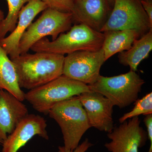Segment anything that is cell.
Listing matches in <instances>:
<instances>
[{
	"mask_svg": "<svg viewBox=\"0 0 152 152\" xmlns=\"http://www.w3.org/2000/svg\"><path fill=\"white\" fill-rule=\"evenodd\" d=\"M86 113L91 128L109 133L114 127V105L99 93L90 91L77 96Z\"/></svg>",
	"mask_w": 152,
	"mask_h": 152,
	"instance_id": "10",
	"label": "cell"
},
{
	"mask_svg": "<svg viewBox=\"0 0 152 152\" xmlns=\"http://www.w3.org/2000/svg\"><path fill=\"white\" fill-rule=\"evenodd\" d=\"M47 8L48 6L41 0H30L26 5L22 7L15 29L8 37L0 40V45L11 59L20 56L19 43L22 36L35 18Z\"/></svg>",
	"mask_w": 152,
	"mask_h": 152,
	"instance_id": "12",
	"label": "cell"
},
{
	"mask_svg": "<svg viewBox=\"0 0 152 152\" xmlns=\"http://www.w3.org/2000/svg\"><path fill=\"white\" fill-rule=\"evenodd\" d=\"M152 114V93L147 94L143 97L135 102V105L130 111L126 113L120 118L119 121L121 124L127 120L129 119L140 115H146Z\"/></svg>",
	"mask_w": 152,
	"mask_h": 152,
	"instance_id": "19",
	"label": "cell"
},
{
	"mask_svg": "<svg viewBox=\"0 0 152 152\" xmlns=\"http://www.w3.org/2000/svg\"><path fill=\"white\" fill-rule=\"evenodd\" d=\"M48 115L61 128L64 146L67 149H75L85 133L91 128L77 96L58 103L49 111Z\"/></svg>",
	"mask_w": 152,
	"mask_h": 152,
	"instance_id": "3",
	"label": "cell"
},
{
	"mask_svg": "<svg viewBox=\"0 0 152 152\" xmlns=\"http://www.w3.org/2000/svg\"><path fill=\"white\" fill-rule=\"evenodd\" d=\"M145 81L135 72L113 77L100 76L94 83L88 85L91 91L109 99L114 106L124 108L138 98Z\"/></svg>",
	"mask_w": 152,
	"mask_h": 152,
	"instance_id": "5",
	"label": "cell"
},
{
	"mask_svg": "<svg viewBox=\"0 0 152 152\" xmlns=\"http://www.w3.org/2000/svg\"><path fill=\"white\" fill-rule=\"evenodd\" d=\"M30 0H6L8 6V13L0 22V40L5 37L8 33L12 32L16 27L19 12L23 6Z\"/></svg>",
	"mask_w": 152,
	"mask_h": 152,
	"instance_id": "18",
	"label": "cell"
},
{
	"mask_svg": "<svg viewBox=\"0 0 152 152\" xmlns=\"http://www.w3.org/2000/svg\"><path fill=\"white\" fill-rule=\"evenodd\" d=\"M103 33L104 38L102 49L105 61L117 53L129 50L134 42L142 37L134 30H115Z\"/></svg>",
	"mask_w": 152,
	"mask_h": 152,
	"instance_id": "15",
	"label": "cell"
},
{
	"mask_svg": "<svg viewBox=\"0 0 152 152\" xmlns=\"http://www.w3.org/2000/svg\"><path fill=\"white\" fill-rule=\"evenodd\" d=\"M0 90L7 91L19 99L25 100L23 91L19 86L15 68L0 45Z\"/></svg>",
	"mask_w": 152,
	"mask_h": 152,
	"instance_id": "17",
	"label": "cell"
},
{
	"mask_svg": "<svg viewBox=\"0 0 152 152\" xmlns=\"http://www.w3.org/2000/svg\"><path fill=\"white\" fill-rule=\"evenodd\" d=\"M109 1H114V0H108Z\"/></svg>",
	"mask_w": 152,
	"mask_h": 152,
	"instance_id": "25",
	"label": "cell"
},
{
	"mask_svg": "<svg viewBox=\"0 0 152 152\" xmlns=\"http://www.w3.org/2000/svg\"><path fill=\"white\" fill-rule=\"evenodd\" d=\"M1 142H0V145H1Z\"/></svg>",
	"mask_w": 152,
	"mask_h": 152,
	"instance_id": "28",
	"label": "cell"
},
{
	"mask_svg": "<svg viewBox=\"0 0 152 152\" xmlns=\"http://www.w3.org/2000/svg\"><path fill=\"white\" fill-rule=\"evenodd\" d=\"M65 56L45 53H26L11 59L21 88L31 90L62 75Z\"/></svg>",
	"mask_w": 152,
	"mask_h": 152,
	"instance_id": "1",
	"label": "cell"
},
{
	"mask_svg": "<svg viewBox=\"0 0 152 152\" xmlns=\"http://www.w3.org/2000/svg\"><path fill=\"white\" fill-rule=\"evenodd\" d=\"M104 34L83 24L74 25L67 33H62L56 39L46 37L38 41L30 50L64 55L80 51H96L102 48Z\"/></svg>",
	"mask_w": 152,
	"mask_h": 152,
	"instance_id": "2",
	"label": "cell"
},
{
	"mask_svg": "<svg viewBox=\"0 0 152 152\" xmlns=\"http://www.w3.org/2000/svg\"><path fill=\"white\" fill-rule=\"evenodd\" d=\"M146 127L148 140H149L150 146L148 152H152V114L146 115L144 120Z\"/></svg>",
	"mask_w": 152,
	"mask_h": 152,
	"instance_id": "22",
	"label": "cell"
},
{
	"mask_svg": "<svg viewBox=\"0 0 152 152\" xmlns=\"http://www.w3.org/2000/svg\"><path fill=\"white\" fill-rule=\"evenodd\" d=\"M47 127V121L43 117L28 114L3 142L2 152H18L35 136L48 140Z\"/></svg>",
	"mask_w": 152,
	"mask_h": 152,
	"instance_id": "11",
	"label": "cell"
},
{
	"mask_svg": "<svg viewBox=\"0 0 152 152\" xmlns=\"http://www.w3.org/2000/svg\"><path fill=\"white\" fill-rule=\"evenodd\" d=\"M78 1V0H75V1Z\"/></svg>",
	"mask_w": 152,
	"mask_h": 152,
	"instance_id": "27",
	"label": "cell"
},
{
	"mask_svg": "<svg viewBox=\"0 0 152 152\" xmlns=\"http://www.w3.org/2000/svg\"><path fill=\"white\" fill-rule=\"evenodd\" d=\"M114 6L101 32L115 30H134L142 36L151 29L140 0H114Z\"/></svg>",
	"mask_w": 152,
	"mask_h": 152,
	"instance_id": "7",
	"label": "cell"
},
{
	"mask_svg": "<svg viewBox=\"0 0 152 152\" xmlns=\"http://www.w3.org/2000/svg\"><path fill=\"white\" fill-rule=\"evenodd\" d=\"M107 0H78L72 12L73 20L100 32L108 18Z\"/></svg>",
	"mask_w": 152,
	"mask_h": 152,
	"instance_id": "14",
	"label": "cell"
},
{
	"mask_svg": "<svg viewBox=\"0 0 152 152\" xmlns=\"http://www.w3.org/2000/svg\"><path fill=\"white\" fill-rule=\"evenodd\" d=\"M142 6L148 17L150 23L152 26V3L151 1L141 0Z\"/></svg>",
	"mask_w": 152,
	"mask_h": 152,
	"instance_id": "23",
	"label": "cell"
},
{
	"mask_svg": "<svg viewBox=\"0 0 152 152\" xmlns=\"http://www.w3.org/2000/svg\"><path fill=\"white\" fill-rule=\"evenodd\" d=\"M105 61L102 49L96 51H80L65 57L63 75L91 85L97 80L102 66Z\"/></svg>",
	"mask_w": 152,
	"mask_h": 152,
	"instance_id": "8",
	"label": "cell"
},
{
	"mask_svg": "<svg viewBox=\"0 0 152 152\" xmlns=\"http://www.w3.org/2000/svg\"><path fill=\"white\" fill-rule=\"evenodd\" d=\"M93 145H94L90 142L89 140L86 138L74 150L67 149L64 146H60L58 152H86Z\"/></svg>",
	"mask_w": 152,
	"mask_h": 152,
	"instance_id": "21",
	"label": "cell"
},
{
	"mask_svg": "<svg viewBox=\"0 0 152 152\" xmlns=\"http://www.w3.org/2000/svg\"><path fill=\"white\" fill-rule=\"evenodd\" d=\"M139 117L125 121L118 126H114L108 133L110 142L104 146L110 152H139V149L145 145L148 133L142 127Z\"/></svg>",
	"mask_w": 152,
	"mask_h": 152,
	"instance_id": "9",
	"label": "cell"
},
{
	"mask_svg": "<svg viewBox=\"0 0 152 152\" xmlns=\"http://www.w3.org/2000/svg\"><path fill=\"white\" fill-rule=\"evenodd\" d=\"M28 114L25 104L11 93L0 90V142L2 143Z\"/></svg>",
	"mask_w": 152,
	"mask_h": 152,
	"instance_id": "13",
	"label": "cell"
},
{
	"mask_svg": "<svg viewBox=\"0 0 152 152\" xmlns=\"http://www.w3.org/2000/svg\"><path fill=\"white\" fill-rule=\"evenodd\" d=\"M4 18V13L1 10H0V22Z\"/></svg>",
	"mask_w": 152,
	"mask_h": 152,
	"instance_id": "24",
	"label": "cell"
},
{
	"mask_svg": "<svg viewBox=\"0 0 152 152\" xmlns=\"http://www.w3.org/2000/svg\"><path fill=\"white\" fill-rule=\"evenodd\" d=\"M143 1H151V0H143Z\"/></svg>",
	"mask_w": 152,
	"mask_h": 152,
	"instance_id": "26",
	"label": "cell"
},
{
	"mask_svg": "<svg viewBox=\"0 0 152 152\" xmlns=\"http://www.w3.org/2000/svg\"><path fill=\"white\" fill-rule=\"evenodd\" d=\"M152 29L136 40L129 50L119 53L118 58L120 64L129 66L130 71L136 72L138 66L148 57L152 50Z\"/></svg>",
	"mask_w": 152,
	"mask_h": 152,
	"instance_id": "16",
	"label": "cell"
},
{
	"mask_svg": "<svg viewBox=\"0 0 152 152\" xmlns=\"http://www.w3.org/2000/svg\"><path fill=\"white\" fill-rule=\"evenodd\" d=\"M43 12L41 16L30 25L21 38L19 45L20 55L28 53L31 48L42 38L50 36L52 41L55 40L60 34L72 27L73 22L72 13L48 8Z\"/></svg>",
	"mask_w": 152,
	"mask_h": 152,
	"instance_id": "6",
	"label": "cell"
},
{
	"mask_svg": "<svg viewBox=\"0 0 152 152\" xmlns=\"http://www.w3.org/2000/svg\"><path fill=\"white\" fill-rule=\"evenodd\" d=\"M48 8L54 9L64 12H72L75 0H41Z\"/></svg>",
	"mask_w": 152,
	"mask_h": 152,
	"instance_id": "20",
	"label": "cell"
},
{
	"mask_svg": "<svg viewBox=\"0 0 152 152\" xmlns=\"http://www.w3.org/2000/svg\"><path fill=\"white\" fill-rule=\"evenodd\" d=\"M91 91L88 85L62 75L25 93V100L39 113L48 115L58 103Z\"/></svg>",
	"mask_w": 152,
	"mask_h": 152,
	"instance_id": "4",
	"label": "cell"
},
{
	"mask_svg": "<svg viewBox=\"0 0 152 152\" xmlns=\"http://www.w3.org/2000/svg\"><path fill=\"white\" fill-rule=\"evenodd\" d=\"M107 1H108V0H107Z\"/></svg>",
	"mask_w": 152,
	"mask_h": 152,
	"instance_id": "29",
	"label": "cell"
}]
</instances>
